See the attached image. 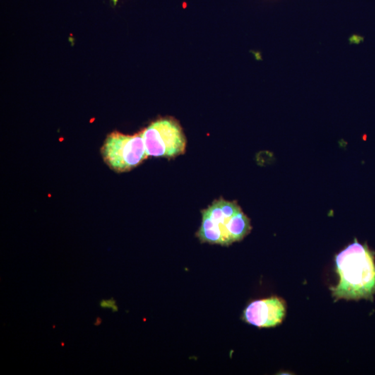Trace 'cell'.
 <instances>
[{"label":"cell","mask_w":375,"mask_h":375,"mask_svg":"<svg viewBox=\"0 0 375 375\" xmlns=\"http://www.w3.org/2000/svg\"><path fill=\"white\" fill-rule=\"evenodd\" d=\"M102 320L101 319V318H99V317H97V318H96V321H95V323H94V325H95V326H99V325H100L101 324H102Z\"/></svg>","instance_id":"7"},{"label":"cell","mask_w":375,"mask_h":375,"mask_svg":"<svg viewBox=\"0 0 375 375\" xmlns=\"http://www.w3.org/2000/svg\"><path fill=\"white\" fill-rule=\"evenodd\" d=\"M203 220L197 236L202 243L228 246L244 239L251 222L236 202L220 198L202 211Z\"/></svg>","instance_id":"2"},{"label":"cell","mask_w":375,"mask_h":375,"mask_svg":"<svg viewBox=\"0 0 375 375\" xmlns=\"http://www.w3.org/2000/svg\"><path fill=\"white\" fill-rule=\"evenodd\" d=\"M61 345H62V346H63H63H64V345H65V344H64V343H63V342H62V343H61Z\"/></svg>","instance_id":"8"},{"label":"cell","mask_w":375,"mask_h":375,"mask_svg":"<svg viewBox=\"0 0 375 375\" xmlns=\"http://www.w3.org/2000/svg\"><path fill=\"white\" fill-rule=\"evenodd\" d=\"M99 305L103 309H112L113 312L118 311V307L116 305V301L114 299H102L99 303Z\"/></svg>","instance_id":"6"},{"label":"cell","mask_w":375,"mask_h":375,"mask_svg":"<svg viewBox=\"0 0 375 375\" xmlns=\"http://www.w3.org/2000/svg\"><path fill=\"white\" fill-rule=\"evenodd\" d=\"M142 132L148 157L174 158L186 150L184 131L172 118L157 120Z\"/></svg>","instance_id":"4"},{"label":"cell","mask_w":375,"mask_h":375,"mask_svg":"<svg viewBox=\"0 0 375 375\" xmlns=\"http://www.w3.org/2000/svg\"><path fill=\"white\" fill-rule=\"evenodd\" d=\"M287 304L282 298L272 296L253 301L243 313V320L258 328H275L285 318Z\"/></svg>","instance_id":"5"},{"label":"cell","mask_w":375,"mask_h":375,"mask_svg":"<svg viewBox=\"0 0 375 375\" xmlns=\"http://www.w3.org/2000/svg\"><path fill=\"white\" fill-rule=\"evenodd\" d=\"M102 154L104 162L118 172H128L148 157L142 131L131 136L111 133L104 142Z\"/></svg>","instance_id":"3"},{"label":"cell","mask_w":375,"mask_h":375,"mask_svg":"<svg viewBox=\"0 0 375 375\" xmlns=\"http://www.w3.org/2000/svg\"><path fill=\"white\" fill-rule=\"evenodd\" d=\"M338 284L332 287L335 300L373 301L375 294V255L366 244L354 240L335 256Z\"/></svg>","instance_id":"1"}]
</instances>
